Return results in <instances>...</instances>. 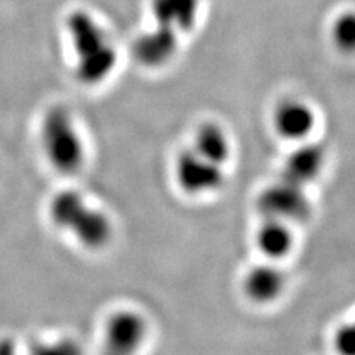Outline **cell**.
<instances>
[{
    "mask_svg": "<svg viewBox=\"0 0 355 355\" xmlns=\"http://www.w3.org/2000/svg\"><path fill=\"white\" fill-rule=\"evenodd\" d=\"M76 55V74L83 83H99L117 62L114 44L99 22L86 10H73L65 21Z\"/></svg>",
    "mask_w": 355,
    "mask_h": 355,
    "instance_id": "obj_1",
    "label": "cell"
},
{
    "mask_svg": "<svg viewBox=\"0 0 355 355\" xmlns=\"http://www.w3.org/2000/svg\"><path fill=\"white\" fill-rule=\"evenodd\" d=\"M49 215L55 225L70 234L86 248H103L111 237L108 216L74 190H65L52 198Z\"/></svg>",
    "mask_w": 355,
    "mask_h": 355,
    "instance_id": "obj_2",
    "label": "cell"
},
{
    "mask_svg": "<svg viewBox=\"0 0 355 355\" xmlns=\"http://www.w3.org/2000/svg\"><path fill=\"white\" fill-rule=\"evenodd\" d=\"M40 139L51 164L61 172H74L83 163V139L73 116L62 107L49 110L40 128Z\"/></svg>",
    "mask_w": 355,
    "mask_h": 355,
    "instance_id": "obj_3",
    "label": "cell"
},
{
    "mask_svg": "<svg viewBox=\"0 0 355 355\" xmlns=\"http://www.w3.org/2000/svg\"><path fill=\"white\" fill-rule=\"evenodd\" d=\"M257 206L263 219L283 222L305 220L311 214L305 188L284 180L266 187L259 194Z\"/></svg>",
    "mask_w": 355,
    "mask_h": 355,
    "instance_id": "obj_4",
    "label": "cell"
},
{
    "mask_svg": "<svg viewBox=\"0 0 355 355\" xmlns=\"http://www.w3.org/2000/svg\"><path fill=\"white\" fill-rule=\"evenodd\" d=\"M175 176L181 190L191 196L216 191L224 184L222 166L202 157L193 148L178 155Z\"/></svg>",
    "mask_w": 355,
    "mask_h": 355,
    "instance_id": "obj_5",
    "label": "cell"
},
{
    "mask_svg": "<svg viewBox=\"0 0 355 355\" xmlns=\"http://www.w3.org/2000/svg\"><path fill=\"white\" fill-rule=\"evenodd\" d=\"M147 335L144 318L133 311H120L108 320L105 343L111 352L129 354L137 351Z\"/></svg>",
    "mask_w": 355,
    "mask_h": 355,
    "instance_id": "obj_6",
    "label": "cell"
},
{
    "mask_svg": "<svg viewBox=\"0 0 355 355\" xmlns=\"http://www.w3.org/2000/svg\"><path fill=\"white\" fill-rule=\"evenodd\" d=\"M180 35L155 26L153 30L142 33L133 44L135 58L150 69H159L168 64L178 51Z\"/></svg>",
    "mask_w": 355,
    "mask_h": 355,
    "instance_id": "obj_7",
    "label": "cell"
},
{
    "mask_svg": "<svg viewBox=\"0 0 355 355\" xmlns=\"http://www.w3.org/2000/svg\"><path fill=\"white\" fill-rule=\"evenodd\" d=\"M315 113L308 104L288 99L277 107L274 128L280 137L288 141H304L315 128Z\"/></svg>",
    "mask_w": 355,
    "mask_h": 355,
    "instance_id": "obj_8",
    "label": "cell"
},
{
    "mask_svg": "<svg viewBox=\"0 0 355 355\" xmlns=\"http://www.w3.org/2000/svg\"><path fill=\"white\" fill-rule=\"evenodd\" d=\"M324 150L318 144H301L286 159L282 180L305 188L320 175L324 164Z\"/></svg>",
    "mask_w": 355,
    "mask_h": 355,
    "instance_id": "obj_9",
    "label": "cell"
},
{
    "mask_svg": "<svg viewBox=\"0 0 355 355\" xmlns=\"http://www.w3.org/2000/svg\"><path fill=\"white\" fill-rule=\"evenodd\" d=\"M200 0H151L155 26L176 35L190 31L198 17Z\"/></svg>",
    "mask_w": 355,
    "mask_h": 355,
    "instance_id": "obj_10",
    "label": "cell"
},
{
    "mask_svg": "<svg viewBox=\"0 0 355 355\" xmlns=\"http://www.w3.org/2000/svg\"><path fill=\"white\" fill-rule=\"evenodd\" d=\"M284 274L274 265H258L243 280V291L252 302L271 304L284 291Z\"/></svg>",
    "mask_w": 355,
    "mask_h": 355,
    "instance_id": "obj_11",
    "label": "cell"
},
{
    "mask_svg": "<svg viewBox=\"0 0 355 355\" xmlns=\"http://www.w3.org/2000/svg\"><path fill=\"white\" fill-rule=\"evenodd\" d=\"M257 246L270 259L287 257L293 248V234L287 222L265 219L257 232Z\"/></svg>",
    "mask_w": 355,
    "mask_h": 355,
    "instance_id": "obj_12",
    "label": "cell"
},
{
    "mask_svg": "<svg viewBox=\"0 0 355 355\" xmlns=\"http://www.w3.org/2000/svg\"><path fill=\"white\" fill-rule=\"evenodd\" d=\"M193 150L202 157L224 166L231 155V144L224 129L212 121H207L197 129Z\"/></svg>",
    "mask_w": 355,
    "mask_h": 355,
    "instance_id": "obj_13",
    "label": "cell"
},
{
    "mask_svg": "<svg viewBox=\"0 0 355 355\" xmlns=\"http://www.w3.org/2000/svg\"><path fill=\"white\" fill-rule=\"evenodd\" d=\"M331 39L343 53H355V12L342 14L333 24Z\"/></svg>",
    "mask_w": 355,
    "mask_h": 355,
    "instance_id": "obj_14",
    "label": "cell"
},
{
    "mask_svg": "<svg viewBox=\"0 0 355 355\" xmlns=\"http://www.w3.org/2000/svg\"><path fill=\"white\" fill-rule=\"evenodd\" d=\"M335 345L343 355H355V324L342 326L336 331Z\"/></svg>",
    "mask_w": 355,
    "mask_h": 355,
    "instance_id": "obj_15",
    "label": "cell"
},
{
    "mask_svg": "<svg viewBox=\"0 0 355 355\" xmlns=\"http://www.w3.org/2000/svg\"><path fill=\"white\" fill-rule=\"evenodd\" d=\"M354 324H355V323H354Z\"/></svg>",
    "mask_w": 355,
    "mask_h": 355,
    "instance_id": "obj_16",
    "label": "cell"
}]
</instances>
